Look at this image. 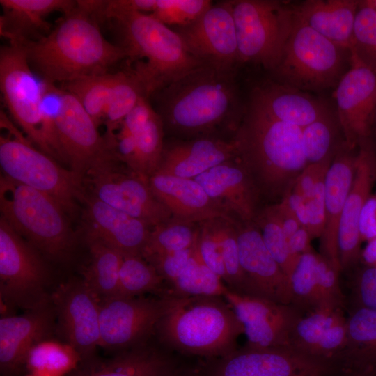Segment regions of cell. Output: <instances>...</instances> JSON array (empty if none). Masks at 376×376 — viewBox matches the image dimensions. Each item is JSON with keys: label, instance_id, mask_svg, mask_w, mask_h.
Returning a JSON list of instances; mask_svg holds the SVG:
<instances>
[{"label": "cell", "instance_id": "b9f144b4", "mask_svg": "<svg viewBox=\"0 0 376 376\" xmlns=\"http://www.w3.org/2000/svg\"><path fill=\"white\" fill-rule=\"evenodd\" d=\"M341 310L342 308L320 305L301 315L293 329L291 347L314 357L317 345Z\"/></svg>", "mask_w": 376, "mask_h": 376}, {"label": "cell", "instance_id": "7dc6e473", "mask_svg": "<svg viewBox=\"0 0 376 376\" xmlns=\"http://www.w3.org/2000/svg\"><path fill=\"white\" fill-rule=\"evenodd\" d=\"M212 4L209 0H157L150 15L166 26H185L196 22Z\"/></svg>", "mask_w": 376, "mask_h": 376}, {"label": "cell", "instance_id": "d6a6232c", "mask_svg": "<svg viewBox=\"0 0 376 376\" xmlns=\"http://www.w3.org/2000/svg\"><path fill=\"white\" fill-rule=\"evenodd\" d=\"M90 261L84 281L98 301L117 296L119 272L123 254L97 241H87Z\"/></svg>", "mask_w": 376, "mask_h": 376}, {"label": "cell", "instance_id": "9a60e30c", "mask_svg": "<svg viewBox=\"0 0 376 376\" xmlns=\"http://www.w3.org/2000/svg\"><path fill=\"white\" fill-rule=\"evenodd\" d=\"M224 298L242 326L246 345L258 348L291 347L293 329L302 315L297 307L230 289Z\"/></svg>", "mask_w": 376, "mask_h": 376}, {"label": "cell", "instance_id": "60d3db41", "mask_svg": "<svg viewBox=\"0 0 376 376\" xmlns=\"http://www.w3.org/2000/svg\"><path fill=\"white\" fill-rule=\"evenodd\" d=\"M198 229L194 223L171 219L153 227L142 256L144 258L164 255L192 247Z\"/></svg>", "mask_w": 376, "mask_h": 376}, {"label": "cell", "instance_id": "836d02e7", "mask_svg": "<svg viewBox=\"0 0 376 376\" xmlns=\"http://www.w3.org/2000/svg\"><path fill=\"white\" fill-rule=\"evenodd\" d=\"M304 150L307 164L333 159L345 142L336 111L329 109L302 128Z\"/></svg>", "mask_w": 376, "mask_h": 376}, {"label": "cell", "instance_id": "ac0fdd59", "mask_svg": "<svg viewBox=\"0 0 376 376\" xmlns=\"http://www.w3.org/2000/svg\"><path fill=\"white\" fill-rule=\"evenodd\" d=\"M345 143L357 148L372 137L376 111V74L351 56V65L334 91Z\"/></svg>", "mask_w": 376, "mask_h": 376}, {"label": "cell", "instance_id": "9c48e42d", "mask_svg": "<svg viewBox=\"0 0 376 376\" xmlns=\"http://www.w3.org/2000/svg\"><path fill=\"white\" fill-rule=\"evenodd\" d=\"M240 63L269 72L278 63L293 26L295 6L276 0H230Z\"/></svg>", "mask_w": 376, "mask_h": 376}, {"label": "cell", "instance_id": "3957f363", "mask_svg": "<svg viewBox=\"0 0 376 376\" xmlns=\"http://www.w3.org/2000/svg\"><path fill=\"white\" fill-rule=\"evenodd\" d=\"M233 139L237 146L236 158L260 194L279 201L292 190L308 164L302 128L277 120L246 102Z\"/></svg>", "mask_w": 376, "mask_h": 376}, {"label": "cell", "instance_id": "e0dca14e", "mask_svg": "<svg viewBox=\"0 0 376 376\" xmlns=\"http://www.w3.org/2000/svg\"><path fill=\"white\" fill-rule=\"evenodd\" d=\"M173 30L189 54L202 63L237 68L240 61L230 1L212 4L196 22Z\"/></svg>", "mask_w": 376, "mask_h": 376}, {"label": "cell", "instance_id": "11a10c76", "mask_svg": "<svg viewBox=\"0 0 376 376\" xmlns=\"http://www.w3.org/2000/svg\"><path fill=\"white\" fill-rule=\"evenodd\" d=\"M157 0H111L104 1L100 14L102 18L111 19L124 13L131 12L152 13Z\"/></svg>", "mask_w": 376, "mask_h": 376}, {"label": "cell", "instance_id": "8fae6325", "mask_svg": "<svg viewBox=\"0 0 376 376\" xmlns=\"http://www.w3.org/2000/svg\"><path fill=\"white\" fill-rule=\"evenodd\" d=\"M111 150L97 159L84 175L91 196L155 227L172 219L166 207L153 194L149 179L125 172Z\"/></svg>", "mask_w": 376, "mask_h": 376}, {"label": "cell", "instance_id": "4dcf8cb0", "mask_svg": "<svg viewBox=\"0 0 376 376\" xmlns=\"http://www.w3.org/2000/svg\"><path fill=\"white\" fill-rule=\"evenodd\" d=\"M359 3L356 0H306L295 9L318 33L350 49Z\"/></svg>", "mask_w": 376, "mask_h": 376}, {"label": "cell", "instance_id": "7a4b0ae2", "mask_svg": "<svg viewBox=\"0 0 376 376\" xmlns=\"http://www.w3.org/2000/svg\"><path fill=\"white\" fill-rule=\"evenodd\" d=\"M23 45L33 71L54 84L109 73L111 67L128 58L123 46L106 40L95 15L78 1L45 36Z\"/></svg>", "mask_w": 376, "mask_h": 376}, {"label": "cell", "instance_id": "94428289", "mask_svg": "<svg viewBox=\"0 0 376 376\" xmlns=\"http://www.w3.org/2000/svg\"><path fill=\"white\" fill-rule=\"evenodd\" d=\"M359 263L364 266L376 267V238L366 242L361 249Z\"/></svg>", "mask_w": 376, "mask_h": 376}, {"label": "cell", "instance_id": "d590c367", "mask_svg": "<svg viewBox=\"0 0 376 376\" xmlns=\"http://www.w3.org/2000/svg\"><path fill=\"white\" fill-rule=\"evenodd\" d=\"M81 362L79 353L68 343L45 340L29 352L25 368L32 373L68 376Z\"/></svg>", "mask_w": 376, "mask_h": 376}, {"label": "cell", "instance_id": "03108f58", "mask_svg": "<svg viewBox=\"0 0 376 376\" xmlns=\"http://www.w3.org/2000/svg\"><path fill=\"white\" fill-rule=\"evenodd\" d=\"M373 127H375V133H376V111H375V119H374V125H373Z\"/></svg>", "mask_w": 376, "mask_h": 376}, {"label": "cell", "instance_id": "6f0895ef", "mask_svg": "<svg viewBox=\"0 0 376 376\" xmlns=\"http://www.w3.org/2000/svg\"><path fill=\"white\" fill-rule=\"evenodd\" d=\"M359 230L362 242L376 238V193L370 195L362 208Z\"/></svg>", "mask_w": 376, "mask_h": 376}, {"label": "cell", "instance_id": "603a6c76", "mask_svg": "<svg viewBox=\"0 0 376 376\" xmlns=\"http://www.w3.org/2000/svg\"><path fill=\"white\" fill-rule=\"evenodd\" d=\"M56 312L48 304L19 315L0 320V368L3 376H14L25 368L29 352L48 340L55 328Z\"/></svg>", "mask_w": 376, "mask_h": 376}, {"label": "cell", "instance_id": "ba28073f", "mask_svg": "<svg viewBox=\"0 0 376 376\" xmlns=\"http://www.w3.org/2000/svg\"><path fill=\"white\" fill-rule=\"evenodd\" d=\"M0 165L9 178L44 192L68 214L74 213L86 195L83 176L59 166L20 131L1 110Z\"/></svg>", "mask_w": 376, "mask_h": 376}, {"label": "cell", "instance_id": "91938a15", "mask_svg": "<svg viewBox=\"0 0 376 376\" xmlns=\"http://www.w3.org/2000/svg\"><path fill=\"white\" fill-rule=\"evenodd\" d=\"M311 240L308 230L304 226L298 229L289 239L290 251L295 260H297L300 256L313 251Z\"/></svg>", "mask_w": 376, "mask_h": 376}, {"label": "cell", "instance_id": "8992f818", "mask_svg": "<svg viewBox=\"0 0 376 376\" xmlns=\"http://www.w3.org/2000/svg\"><path fill=\"white\" fill-rule=\"evenodd\" d=\"M0 211L2 217L21 237L47 258L65 261L75 245V235L65 211L52 197L0 177Z\"/></svg>", "mask_w": 376, "mask_h": 376}, {"label": "cell", "instance_id": "6125c7cd", "mask_svg": "<svg viewBox=\"0 0 376 376\" xmlns=\"http://www.w3.org/2000/svg\"><path fill=\"white\" fill-rule=\"evenodd\" d=\"M170 376H207L203 362L198 364L183 363Z\"/></svg>", "mask_w": 376, "mask_h": 376}, {"label": "cell", "instance_id": "ee69618b", "mask_svg": "<svg viewBox=\"0 0 376 376\" xmlns=\"http://www.w3.org/2000/svg\"><path fill=\"white\" fill-rule=\"evenodd\" d=\"M350 51L376 74V9L371 0L359 1Z\"/></svg>", "mask_w": 376, "mask_h": 376}, {"label": "cell", "instance_id": "680465c9", "mask_svg": "<svg viewBox=\"0 0 376 376\" xmlns=\"http://www.w3.org/2000/svg\"><path fill=\"white\" fill-rule=\"evenodd\" d=\"M272 207L281 225L288 244V240L292 235L303 226L283 201L281 200L272 205Z\"/></svg>", "mask_w": 376, "mask_h": 376}, {"label": "cell", "instance_id": "d6986e66", "mask_svg": "<svg viewBox=\"0 0 376 376\" xmlns=\"http://www.w3.org/2000/svg\"><path fill=\"white\" fill-rule=\"evenodd\" d=\"M375 180L376 148L370 137L358 145L354 178L340 218L338 253L342 272L350 271L359 263L362 249L359 218Z\"/></svg>", "mask_w": 376, "mask_h": 376}, {"label": "cell", "instance_id": "f1b7e54d", "mask_svg": "<svg viewBox=\"0 0 376 376\" xmlns=\"http://www.w3.org/2000/svg\"><path fill=\"white\" fill-rule=\"evenodd\" d=\"M246 103L277 120L301 128L330 109L322 99L269 79L253 87Z\"/></svg>", "mask_w": 376, "mask_h": 376}, {"label": "cell", "instance_id": "f5cc1de1", "mask_svg": "<svg viewBox=\"0 0 376 376\" xmlns=\"http://www.w3.org/2000/svg\"><path fill=\"white\" fill-rule=\"evenodd\" d=\"M324 179L317 184L311 196L306 200L308 226L312 237L320 238L325 225Z\"/></svg>", "mask_w": 376, "mask_h": 376}, {"label": "cell", "instance_id": "4316f807", "mask_svg": "<svg viewBox=\"0 0 376 376\" xmlns=\"http://www.w3.org/2000/svg\"><path fill=\"white\" fill-rule=\"evenodd\" d=\"M233 139L203 136L164 146L162 158L154 173L194 179L209 169L237 157Z\"/></svg>", "mask_w": 376, "mask_h": 376}, {"label": "cell", "instance_id": "8d00e7d4", "mask_svg": "<svg viewBox=\"0 0 376 376\" xmlns=\"http://www.w3.org/2000/svg\"><path fill=\"white\" fill-rule=\"evenodd\" d=\"M143 95L146 96L142 86L130 70L114 73L111 94L103 122L106 127L104 138L108 144L112 143L123 119Z\"/></svg>", "mask_w": 376, "mask_h": 376}, {"label": "cell", "instance_id": "9f6ffc18", "mask_svg": "<svg viewBox=\"0 0 376 376\" xmlns=\"http://www.w3.org/2000/svg\"><path fill=\"white\" fill-rule=\"evenodd\" d=\"M155 111L148 97L143 95L125 117L118 130L136 136L147 125Z\"/></svg>", "mask_w": 376, "mask_h": 376}, {"label": "cell", "instance_id": "4fadbf2b", "mask_svg": "<svg viewBox=\"0 0 376 376\" xmlns=\"http://www.w3.org/2000/svg\"><path fill=\"white\" fill-rule=\"evenodd\" d=\"M207 376H330L335 362L291 347L258 348L245 345L219 358L204 360Z\"/></svg>", "mask_w": 376, "mask_h": 376}, {"label": "cell", "instance_id": "cb8c5ba5", "mask_svg": "<svg viewBox=\"0 0 376 376\" xmlns=\"http://www.w3.org/2000/svg\"><path fill=\"white\" fill-rule=\"evenodd\" d=\"M160 343L148 342L106 359L81 362L68 376H170L184 362Z\"/></svg>", "mask_w": 376, "mask_h": 376}, {"label": "cell", "instance_id": "6da1fadb", "mask_svg": "<svg viewBox=\"0 0 376 376\" xmlns=\"http://www.w3.org/2000/svg\"><path fill=\"white\" fill-rule=\"evenodd\" d=\"M237 68L203 63L159 90L154 109L164 127L195 136L210 134L224 123L237 129L244 114Z\"/></svg>", "mask_w": 376, "mask_h": 376}, {"label": "cell", "instance_id": "003e7915", "mask_svg": "<svg viewBox=\"0 0 376 376\" xmlns=\"http://www.w3.org/2000/svg\"><path fill=\"white\" fill-rule=\"evenodd\" d=\"M371 2L373 6L375 7V8L376 9V0H371Z\"/></svg>", "mask_w": 376, "mask_h": 376}, {"label": "cell", "instance_id": "681fc988", "mask_svg": "<svg viewBox=\"0 0 376 376\" xmlns=\"http://www.w3.org/2000/svg\"><path fill=\"white\" fill-rule=\"evenodd\" d=\"M196 244V242H195ZM194 245L189 249L145 258L157 271L169 287L183 272L194 251Z\"/></svg>", "mask_w": 376, "mask_h": 376}, {"label": "cell", "instance_id": "ab89813d", "mask_svg": "<svg viewBox=\"0 0 376 376\" xmlns=\"http://www.w3.org/2000/svg\"><path fill=\"white\" fill-rule=\"evenodd\" d=\"M205 223L219 246L226 272V285L230 290L249 295L246 279L240 261L237 224L224 219Z\"/></svg>", "mask_w": 376, "mask_h": 376}, {"label": "cell", "instance_id": "e575fe53", "mask_svg": "<svg viewBox=\"0 0 376 376\" xmlns=\"http://www.w3.org/2000/svg\"><path fill=\"white\" fill-rule=\"evenodd\" d=\"M147 292L169 296L166 283L150 263L142 256L124 255L117 296L136 297Z\"/></svg>", "mask_w": 376, "mask_h": 376}, {"label": "cell", "instance_id": "bcb514c9", "mask_svg": "<svg viewBox=\"0 0 376 376\" xmlns=\"http://www.w3.org/2000/svg\"><path fill=\"white\" fill-rule=\"evenodd\" d=\"M254 223L268 251L289 277L297 260L291 255L283 230L272 205L260 210Z\"/></svg>", "mask_w": 376, "mask_h": 376}, {"label": "cell", "instance_id": "d4e9b609", "mask_svg": "<svg viewBox=\"0 0 376 376\" xmlns=\"http://www.w3.org/2000/svg\"><path fill=\"white\" fill-rule=\"evenodd\" d=\"M194 180L230 216L243 224L254 223L259 213L260 193L237 158L219 164Z\"/></svg>", "mask_w": 376, "mask_h": 376}, {"label": "cell", "instance_id": "be15d7a7", "mask_svg": "<svg viewBox=\"0 0 376 376\" xmlns=\"http://www.w3.org/2000/svg\"><path fill=\"white\" fill-rule=\"evenodd\" d=\"M336 376H369V375L348 370L338 369L336 373Z\"/></svg>", "mask_w": 376, "mask_h": 376}, {"label": "cell", "instance_id": "f6af8a7d", "mask_svg": "<svg viewBox=\"0 0 376 376\" xmlns=\"http://www.w3.org/2000/svg\"><path fill=\"white\" fill-rule=\"evenodd\" d=\"M164 130L162 120L155 111L147 125L134 136L139 171L148 179L157 171L162 158Z\"/></svg>", "mask_w": 376, "mask_h": 376}, {"label": "cell", "instance_id": "5bb4252c", "mask_svg": "<svg viewBox=\"0 0 376 376\" xmlns=\"http://www.w3.org/2000/svg\"><path fill=\"white\" fill-rule=\"evenodd\" d=\"M172 297L114 296L99 301L100 346L118 352L150 340Z\"/></svg>", "mask_w": 376, "mask_h": 376}, {"label": "cell", "instance_id": "7bdbcfd3", "mask_svg": "<svg viewBox=\"0 0 376 376\" xmlns=\"http://www.w3.org/2000/svg\"><path fill=\"white\" fill-rule=\"evenodd\" d=\"M318 253L314 251L299 257L289 276L292 306L308 312L321 305L316 265Z\"/></svg>", "mask_w": 376, "mask_h": 376}, {"label": "cell", "instance_id": "484cf974", "mask_svg": "<svg viewBox=\"0 0 376 376\" xmlns=\"http://www.w3.org/2000/svg\"><path fill=\"white\" fill-rule=\"evenodd\" d=\"M149 185L174 219L194 224L216 219L234 221L194 179L153 173Z\"/></svg>", "mask_w": 376, "mask_h": 376}, {"label": "cell", "instance_id": "83f0119b", "mask_svg": "<svg viewBox=\"0 0 376 376\" xmlns=\"http://www.w3.org/2000/svg\"><path fill=\"white\" fill-rule=\"evenodd\" d=\"M357 150L358 148H351L345 141L334 157L324 179L325 225L320 238V254L340 269L338 253V225L353 183Z\"/></svg>", "mask_w": 376, "mask_h": 376}, {"label": "cell", "instance_id": "44dd1931", "mask_svg": "<svg viewBox=\"0 0 376 376\" xmlns=\"http://www.w3.org/2000/svg\"><path fill=\"white\" fill-rule=\"evenodd\" d=\"M240 261L249 295L292 305L289 277L266 247L255 223L236 224Z\"/></svg>", "mask_w": 376, "mask_h": 376}, {"label": "cell", "instance_id": "e7e4bbea", "mask_svg": "<svg viewBox=\"0 0 376 376\" xmlns=\"http://www.w3.org/2000/svg\"><path fill=\"white\" fill-rule=\"evenodd\" d=\"M26 376H54V375L29 373V374L26 375Z\"/></svg>", "mask_w": 376, "mask_h": 376}, {"label": "cell", "instance_id": "30bf717a", "mask_svg": "<svg viewBox=\"0 0 376 376\" xmlns=\"http://www.w3.org/2000/svg\"><path fill=\"white\" fill-rule=\"evenodd\" d=\"M49 273L38 251L0 218V294L5 304L28 311L49 303Z\"/></svg>", "mask_w": 376, "mask_h": 376}, {"label": "cell", "instance_id": "f907efd6", "mask_svg": "<svg viewBox=\"0 0 376 376\" xmlns=\"http://www.w3.org/2000/svg\"><path fill=\"white\" fill-rule=\"evenodd\" d=\"M203 223L196 241V251L203 263L226 283V272L219 246L206 223Z\"/></svg>", "mask_w": 376, "mask_h": 376}, {"label": "cell", "instance_id": "7402d4cb", "mask_svg": "<svg viewBox=\"0 0 376 376\" xmlns=\"http://www.w3.org/2000/svg\"><path fill=\"white\" fill-rule=\"evenodd\" d=\"M84 203L82 217L86 242H100L123 255L142 256L151 231L148 223L91 195L86 196Z\"/></svg>", "mask_w": 376, "mask_h": 376}, {"label": "cell", "instance_id": "db71d44e", "mask_svg": "<svg viewBox=\"0 0 376 376\" xmlns=\"http://www.w3.org/2000/svg\"><path fill=\"white\" fill-rule=\"evenodd\" d=\"M332 159L307 164L296 179L292 191L307 200L319 181L325 177Z\"/></svg>", "mask_w": 376, "mask_h": 376}, {"label": "cell", "instance_id": "c3c4849f", "mask_svg": "<svg viewBox=\"0 0 376 376\" xmlns=\"http://www.w3.org/2000/svg\"><path fill=\"white\" fill-rule=\"evenodd\" d=\"M341 272L338 266L318 253L316 274L321 305L343 308V295L339 283Z\"/></svg>", "mask_w": 376, "mask_h": 376}, {"label": "cell", "instance_id": "816d5d0a", "mask_svg": "<svg viewBox=\"0 0 376 376\" xmlns=\"http://www.w3.org/2000/svg\"><path fill=\"white\" fill-rule=\"evenodd\" d=\"M353 306L376 311V267L362 265L352 281Z\"/></svg>", "mask_w": 376, "mask_h": 376}, {"label": "cell", "instance_id": "f546056e", "mask_svg": "<svg viewBox=\"0 0 376 376\" xmlns=\"http://www.w3.org/2000/svg\"><path fill=\"white\" fill-rule=\"evenodd\" d=\"M77 1L0 0V33L9 42L24 45L45 36L52 29L47 17L55 11L65 13Z\"/></svg>", "mask_w": 376, "mask_h": 376}, {"label": "cell", "instance_id": "1f68e13d", "mask_svg": "<svg viewBox=\"0 0 376 376\" xmlns=\"http://www.w3.org/2000/svg\"><path fill=\"white\" fill-rule=\"evenodd\" d=\"M347 340L340 368L376 376V311L353 306L347 317Z\"/></svg>", "mask_w": 376, "mask_h": 376}, {"label": "cell", "instance_id": "ffe728a7", "mask_svg": "<svg viewBox=\"0 0 376 376\" xmlns=\"http://www.w3.org/2000/svg\"><path fill=\"white\" fill-rule=\"evenodd\" d=\"M55 127L63 159L83 178L91 165L110 150L78 100L64 90Z\"/></svg>", "mask_w": 376, "mask_h": 376}, {"label": "cell", "instance_id": "74e56055", "mask_svg": "<svg viewBox=\"0 0 376 376\" xmlns=\"http://www.w3.org/2000/svg\"><path fill=\"white\" fill-rule=\"evenodd\" d=\"M228 289L224 281L203 263L195 244L194 251L188 265L181 275L170 285L168 295L175 297H224Z\"/></svg>", "mask_w": 376, "mask_h": 376}, {"label": "cell", "instance_id": "277c9868", "mask_svg": "<svg viewBox=\"0 0 376 376\" xmlns=\"http://www.w3.org/2000/svg\"><path fill=\"white\" fill-rule=\"evenodd\" d=\"M242 326L223 297H172L159 320L157 340L180 355L204 360L225 356L237 349Z\"/></svg>", "mask_w": 376, "mask_h": 376}, {"label": "cell", "instance_id": "52a82bcc", "mask_svg": "<svg viewBox=\"0 0 376 376\" xmlns=\"http://www.w3.org/2000/svg\"><path fill=\"white\" fill-rule=\"evenodd\" d=\"M351 56L350 49L318 33L295 11L291 33L269 79L307 93L335 89L350 68Z\"/></svg>", "mask_w": 376, "mask_h": 376}, {"label": "cell", "instance_id": "f35d334b", "mask_svg": "<svg viewBox=\"0 0 376 376\" xmlns=\"http://www.w3.org/2000/svg\"><path fill=\"white\" fill-rule=\"evenodd\" d=\"M114 73L79 78L61 84V88L74 95L98 127L104 122L111 94Z\"/></svg>", "mask_w": 376, "mask_h": 376}, {"label": "cell", "instance_id": "7c38bea8", "mask_svg": "<svg viewBox=\"0 0 376 376\" xmlns=\"http://www.w3.org/2000/svg\"><path fill=\"white\" fill-rule=\"evenodd\" d=\"M45 81L29 65L24 46L8 42L0 50V88L4 104L26 136L50 155L41 114Z\"/></svg>", "mask_w": 376, "mask_h": 376}, {"label": "cell", "instance_id": "5b68a950", "mask_svg": "<svg viewBox=\"0 0 376 376\" xmlns=\"http://www.w3.org/2000/svg\"><path fill=\"white\" fill-rule=\"evenodd\" d=\"M128 58L135 61L130 70L147 97L203 64L187 50L181 38L150 14L139 12L115 17Z\"/></svg>", "mask_w": 376, "mask_h": 376}, {"label": "cell", "instance_id": "2e32d148", "mask_svg": "<svg viewBox=\"0 0 376 376\" xmlns=\"http://www.w3.org/2000/svg\"><path fill=\"white\" fill-rule=\"evenodd\" d=\"M58 328L81 362L94 358L100 346L99 301L83 279L61 284L52 296Z\"/></svg>", "mask_w": 376, "mask_h": 376}]
</instances>
